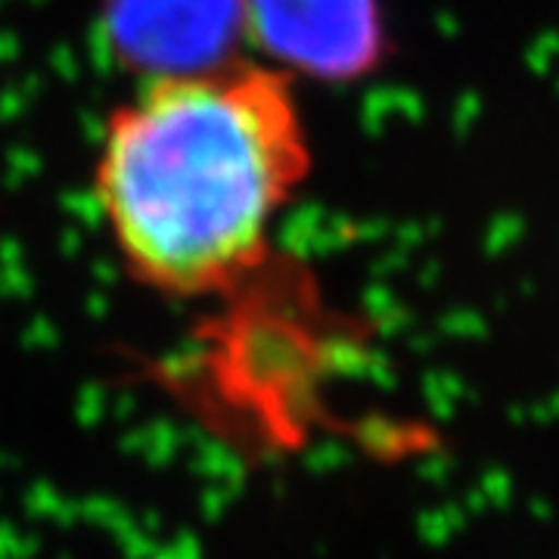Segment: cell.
<instances>
[{"mask_svg":"<svg viewBox=\"0 0 559 559\" xmlns=\"http://www.w3.org/2000/svg\"><path fill=\"white\" fill-rule=\"evenodd\" d=\"M308 171L289 72L212 60L150 75L109 109L91 200L134 283L218 299L274 259V227Z\"/></svg>","mask_w":559,"mask_h":559,"instance_id":"cell-1","label":"cell"}]
</instances>
